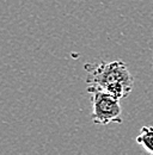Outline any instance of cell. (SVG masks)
I'll use <instances>...</instances> for the list:
<instances>
[{
	"label": "cell",
	"mask_w": 153,
	"mask_h": 155,
	"mask_svg": "<svg viewBox=\"0 0 153 155\" xmlns=\"http://www.w3.org/2000/svg\"><path fill=\"white\" fill-rule=\"evenodd\" d=\"M136 143L140 144L146 152L153 154V127L145 125L140 129L139 135L135 138Z\"/></svg>",
	"instance_id": "3"
},
{
	"label": "cell",
	"mask_w": 153,
	"mask_h": 155,
	"mask_svg": "<svg viewBox=\"0 0 153 155\" xmlns=\"http://www.w3.org/2000/svg\"><path fill=\"white\" fill-rule=\"evenodd\" d=\"M152 67H153V66H152Z\"/></svg>",
	"instance_id": "4"
},
{
	"label": "cell",
	"mask_w": 153,
	"mask_h": 155,
	"mask_svg": "<svg viewBox=\"0 0 153 155\" xmlns=\"http://www.w3.org/2000/svg\"><path fill=\"white\" fill-rule=\"evenodd\" d=\"M92 101V122L98 125H109L111 123H122V109L120 99L99 90L89 91Z\"/></svg>",
	"instance_id": "2"
},
{
	"label": "cell",
	"mask_w": 153,
	"mask_h": 155,
	"mask_svg": "<svg viewBox=\"0 0 153 155\" xmlns=\"http://www.w3.org/2000/svg\"><path fill=\"white\" fill-rule=\"evenodd\" d=\"M84 68L87 73V92L99 90L121 100L128 97L133 91L134 77L131 74L127 63L122 60L87 63Z\"/></svg>",
	"instance_id": "1"
}]
</instances>
